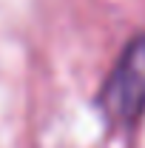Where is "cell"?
Returning a JSON list of instances; mask_svg holds the SVG:
<instances>
[{"label":"cell","mask_w":145,"mask_h":148,"mask_svg":"<svg viewBox=\"0 0 145 148\" xmlns=\"http://www.w3.org/2000/svg\"><path fill=\"white\" fill-rule=\"evenodd\" d=\"M103 106L114 120L131 123L145 111V34L128 43L103 88Z\"/></svg>","instance_id":"obj_1"}]
</instances>
